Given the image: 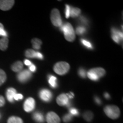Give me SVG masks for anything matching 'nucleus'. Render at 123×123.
Returning a JSON list of instances; mask_svg holds the SVG:
<instances>
[{
	"instance_id": "nucleus-1",
	"label": "nucleus",
	"mask_w": 123,
	"mask_h": 123,
	"mask_svg": "<svg viewBox=\"0 0 123 123\" xmlns=\"http://www.w3.org/2000/svg\"><path fill=\"white\" fill-rule=\"evenodd\" d=\"M61 29L64 33V37L69 42H73L75 39V33L73 26L69 23H66L61 26Z\"/></svg>"
},
{
	"instance_id": "nucleus-2",
	"label": "nucleus",
	"mask_w": 123,
	"mask_h": 123,
	"mask_svg": "<svg viewBox=\"0 0 123 123\" xmlns=\"http://www.w3.org/2000/svg\"><path fill=\"white\" fill-rule=\"evenodd\" d=\"M105 115L112 119H117L120 115V111L116 105H107L104 108Z\"/></svg>"
},
{
	"instance_id": "nucleus-3",
	"label": "nucleus",
	"mask_w": 123,
	"mask_h": 123,
	"mask_svg": "<svg viewBox=\"0 0 123 123\" xmlns=\"http://www.w3.org/2000/svg\"><path fill=\"white\" fill-rule=\"evenodd\" d=\"M70 67L68 63L66 62H59L55 64L54 70L55 73L60 75H63L68 73Z\"/></svg>"
},
{
	"instance_id": "nucleus-4",
	"label": "nucleus",
	"mask_w": 123,
	"mask_h": 123,
	"mask_svg": "<svg viewBox=\"0 0 123 123\" xmlns=\"http://www.w3.org/2000/svg\"><path fill=\"white\" fill-rule=\"evenodd\" d=\"M51 21L55 26L61 27L62 25L61 14L58 9H54L52 10L51 13Z\"/></svg>"
},
{
	"instance_id": "nucleus-5",
	"label": "nucleus",
	"mask_w": 123,
	"mask_h": 123,
	"mask_svg": "<svg viewBox=\"0 0 123 123\" xmlns=\"http://www.w3.org/2000/svg\"><path fill=\"white\" fill-rule=\"evenodd\" d=\"M35 101L32 98H29L26 100L24 104V109L26 112L33 111L35 108Z\"/></svg>"
},
{
	"instance_id": "nucleus-6",
	"label": "nucleus",
	"mask_w": 123,
	"mask_h": 123,
	"mask_svg": "<svg viewBox=\"0 0 123 123\" xmlns=\"http://www.w3.org/2000/svg\"><path fill=\"white\" fill-rule=\"evenodd\" d=\"M31 77V74L29 71L25 70L20 71L17 75V78L20 82L25 83L28 81Z\"/></svg>"
},
{
	"instance_id": "nucleus-7",
	"label": "nucleus",
	"mask_w": 123,
	"mask_h": 123,
	"mask_svg": "<svg viewBox=\"0 0 123 123\" xmlns=\"http://www.w3.org/2000/svg\"><path fill=\"white\" fill-rule=\"evenodd\" d=\"M39 97L43 101H46V102H49L51 100L53 95H52L51 92L49 90L43 89L40 91Z\"/></svg>"
},
{
	"instance_id": "nucleus-8",
	"label": "nucleus",
	"mask_w": 123,
	"mask_h": 123,
	"mask_svg": "<svg viewBox=\"0 0 123 123\" xmlns=\"http://www.w3.org/2000/svg\"><path fill=\"white\" fill-rule=\"evenodd\" d=\"M47 123H60L61 119L58 115L54 112H50L46 115Z\"/></svg>"
},
{
	"instance_id": "nucleus-9",
	"label": "nucleus",
	"mask_w": 123,
	"mask_h": 123,
	"mask_svg": "<svg viewBox=\"0 0 123 123\" xmlns=\"http://www.w3.org/2000/svg\"><path fill=\"white\" fill-rule=\"evenodd\" d=\"M13 0H2L0 1V9L4 11L10 10L14 4Z\"/></svg>"
},
{
	"instance_id": "nucleus-10",
	"label": "nucleus",
	"mask_w": 123,
	"mask_h": 123,
	"mask_svg": "<svg viewBox=\"0 0 123 123\" xmlns=\"http://www.w3.org/2000/svg\"><path fill=\"white\" fill-rule=\"evenodd\" d=\"M112 38L115 42L119 43L121 40L123 39V33L116 29L113 28L111 30Z\"/></svg>"
},
{
	"instance_id": "nucleus-11",
	"label": "nucleus",
	"mask_w": 123,
	"mask_h": 123,
	"mask_svg": "<svg viewBox=\"0 0 123 123\" xmlns=\"http://www.w3.org/2000/svg\"><path fill=\"white\" fill-rule=\"evenodd\" d=\"M56 102L60 106L67 105L69 103V99L67 95L62 93L56 98Z\"/></svg>"
},
{
	"instance_id": "nucleus-12",
	"label": "nucleus",
	"mask_w": 123,
	"mask_h": 123,
	"mask_svg": "<svg viewBox=\"0 0 123 123\" xmlns=\"http://www.w3.org/2000/svg\"><path fill=\"white\" fill-rule=\"evenodd\" d=\"M89 71L93 74L95 76H96L98 78H101V77L103 76L105 74V71L104 68L99 67V68H94L90 70Z\"/></svg>"
},
{
	"instance_id": "nucleus-13",
	"label": "nucleus",
	"mask_w": 123,
	"mask_h": 123,
	"mask_svg": "<svg viewBox=\"0 0 123 123\" xmlns=\"http://www.w3.org/2000/svg\"><path fill=\"white\" fill-rule=\"evenodd\" d=\"M16 90L13 88H9L7 89L6 91V97L9 101L10 102H13L14 97L16 94Z\"/></svg>"
},
{
	"instance_id": "nucleus-14",
	"label": "nucleus",
	"mask_w": 123,
	"mask_h": 123,
	"mask_svg": "<svg viewBox=\"0 0 123 123\" xmlns=\"http://www.w3.org/2000/svg\"><path fill=\"white\" fill-rule=\"evenodd\" d=\"M11 68L14 72L18 73V72L21 71L23 68V63L21 61L16 62L12 66Z\"/></svg>"
},
{
	"instance_id": "nucleus-15",
	"label": "nucleus",
	"mask_w": 123,
	"mask_h": 123,
	"mask_svg": "<svg viewBox=\"0 0 123 123\" xmlns=\"http://www.w3.org/2000/svg\"><path fill=\"white\" fill-rule=\"evenodd\" d=\"M33 118L36 122L39 123H42L44 122V117L42 113L41 112H37L33 114Z\"/></svg>"
},
{
	"instance_id": "nucleus-16",
	"label": "nucleus",
	"mask_w": 123,
	"mask_h": 123,
	"mask_svg": "<svg viewBox=\"0 0 123 123\" xmlns=\"http://www.w3.org/2000/svg\"><path fill=\"white\" fill-rule=\"evenodd\" d=\"M9 40L7 37H3L0 39V50L5 51L8 47Z\"/></svg>"
},
{
	"instance_id": "nucleus-17",
	"label": "nucleus",
	"mask_w": 123,
	"mask_h": 123,
	"mask_svg": "<svg viewBox=\"0 0 123 123\" xmlns=\"http://www.w3.org/2000/svg\"><path fill=\"white\" fill-rule=\"evenodd\" d=\"M80 13H81V10L80 9L76 8V7H70V16L72 17L73 18L79 16Z\"/></svg>"
},
{
	"instance_id": "nucleus-18",
	"label": "nucleus",
	"mask_w": 123,
	"mask_h": 123,
	"mask_svg": "<svg viewBox=\"0 0 123 123\" xmlns=\"http://www.w3.org/2000/svg\"><path fill=\"white\" fill-rule=\"evenodd\" d=\"M7 123H24V122L19 117L11 116L7 120Z\"/></svg>"
},
{
	"instance_id": "nucleus-19",
	"label": "nucleus",
	"mask_w": 123,
	"mask_h": 123,
	"mask_svg": "<svg viewBox=\"0 0 123 123\" xmlns=\"http://www.w3.org/2000/svg\"><path fill=\"white\" fill-rule=\"evenodd\" d=\"M33 48L35 49H39L41 48V45L42 44V41L37 38H34L31 41Z\"/></svg>"
},
{
	"instance_id": "nucleus-20",
	"label": "nucleus",
	"mask_w": 123,
	"mask_h": 123,
	"mask_svg": "<svg viewBox=\"0 0 123 123\" xmlns=\"http://www.w3.org/2000/svg\"><path fill=\"white\" fill-rule=\"evenodd\" d=\"M56 78L54 76H49V83H50V86L53 88H56L57 87V83H56Z\"/></svg>"
},
{
	"instance_id": "nucleus-21",
	"label": "nucleus",
	"mask_w": 123,
	"mask_h": 123,
	"mask_svg": "<svg viewBox=\"0 0 123 123\" xmlns=\"http://www.w3.org/2000/svg\"><path fill=\"white\" fill-rule=\"evenodd\" d=\"M84 119L87 121H91L93 119V115L92 112L91 111H86L83 113Z\"/></svg>"
},
{
	"instance_id": "nucleus-22",
	"label": "nucleus",
	"mask_w": 123,
	"mask_h": 123,
	"mask_svg": "<svg viewBox=\"0 0 123 123\" xmlns=\"http://www.w3.org/2000/svg\"><path fill=\"white\" fill-rule=\"evenodd\" d=\"M35 55H36V52L32 49H28L25 52V56L27 58H35Z\"/></svg>"
},
{
	"instance_id": "nucleus-23",
	"label": "nucleus",
	"mask_w": 123,
	"mask_h": 123,
	"mask_svg": "<svg viewBox=\"0 0 123 123\" xmlns=\"http://www.w3.org/2000/svg\"><path fill=\"white\" fill-rule=\"evenodd\" d=\"M6 80V75L4 70L0 69V86H1Z\"/></svg>"
},
{
	"instance_id": "nucleus-24",
	"label": "nucleus",
	"mask_w": 123,
	"mask_h": 123,
	"mask_svg": "<svg viewBox=\"0 0 123 123\" xmlns=\"http://www.w3.org/2000/svg\"><path fill=\"white\" fill-rule=\"evenodd\" d=\"M76 32L77 34L82 35L86 32V29L83 26H78L76 28Z\"/></svg>"
},
{
	"instance_id": "nucleus-25",
	"label": "nucleus",
	"mask_w": 123,
	"mask_h": 123,
	"mask_svg": "<svg viewBox=\"0 0 123 123\" xmlns=\"http://www.w3.org/2000/svg\"><path fill=\"white\" fill-rule=\"evenodd\" d=\"M81 42L84 46H86V47H88V48L92 49V46L91 43L90 42H88V41H86V40L84 39H81Z\"/></svg>"
},
{
	"instance_id": "nucleus-26",
	"label": "nucleus",
	"mask_w": 123,
	"mask_h": 123,
	"mask_svg": "<svg viewBox=\"0 0 123 123\" xmlns=\"http://www.w3.org/2000/svg\"><path fill=\"white\" fill-rule=\"evenodd\" d=\"M72 115L71 114H67L66 115H64L63 117V121L65 123H68L69 121H71V120L72 119Z\"/></svg>"
},
{
	"instance_id": "nucleus-27",
	"label": "nucleus",
	"mask_w": 123,
	"mask_h": 123,
	"mask_svg": "<svg viewBox=\"0 0 123 123\" xmlns=\"http://www.w3.org/2000/svg\"><path fill=\"white\" fill-rule=\"evenodd\" d=\"M70 6H68V5H66V17L67 18H69L70 17Z\"/></svg>"
},
{
	"instance_id": "nucleus-28",
	"label": "nucleus",
	"mask_w": 123,
	"mask_h": 123,
	"mask_svg": "<svg viewBox=\"0 0 123 123\" xmlns=\"http://www.w3.org/2000/svg\"><path fill=\"white\" fill-rule=\"evenodd\" d=\"M79 75L81 77V78H86V76L85 70H84V69H82V68L79 69Z\"/></svg>"
},
{
	"instance_id": "nucleus-29",
	"label": "nucleus",
	"mask_w": 123,
	"mask_h": 123,
	"mask_svg": "<svg viewBox=\"0 0 123 123\" xmlns=\"http://www.w3.org/2000/svg\"><path fill=\"white\" fill-rule=\"evenodd\" d=\"M23 99V95L20 93H16L14 97V100H21Z\"/></svg>"
},
{
	"instance_id": "nucleus-30",
	"label": "nucleus",
	"mask_w": 123,
	"mask_h": 123,
	"mask_svg": "<svg viewBox=\"0 0 123 123\" xmlns=\"http://www.w3.org/2000/svg\"><path fill=\"white\" fill-rule=\"evenodd\" d=\"M70 112L71 115H78V111L76 108H71L70 110Z\"/></svg>"
},
{
	"instance_id": "nucleus-31",
	"label": "nucleus",
	"mask_w": 123,
	"mask_h": 123,
	"mask_svg": "<svg viewBox=\"0 0 123 123\" xmlns=\"http://www.w3.org/2000/svg\"><path fill=\"white\" fill-rule=\"evenodd\" d=\"M5 103V100L4 98L2 96H0V107L4 106Z\"/></svg>"
},
{
	"instance_id": "nucleus-32",
	"label": "nucleus",
	"mask_w": 123,
	"mask_h": 123,
	"mask_svg": "<svg viewBox=\"0 0 123 123\" xmlns=\"http://www.w3.org/2000/svg\"><path fill=\"white\" fill-rule=\"evenodd\" d=\"M0 35L4 37H7V33L5 31V30H4V29H2V30L0 31Z\"/></svg>"
},
{
	"instance_id": "nucleus-33",
	"label": "nucleus",
	"mask_w": 123,
	"mask_h": 123,
	"mask_svg": "<svg viewBox=\"0 0 123 123\" xmlns=\"http://www.w3.org/2000/svg\"><path fill=\"white\" fill-rule=\"evenodd\" d=\"M35 58H38V59H42L43 58L42 54L39 52H36V55H35Z\"/></svg>"
},
{
	"instance_id": "nucleus-34",
	"label": "nucleus",
	"mask_w": 123,
	"mask_h": 123,
	"mask_svg": "<svg viewBox=\"0 0 123 123\" xmlns=\"http://www.w3.org/2000/svg\"><path fill=\"white\" fill-rule=\"evenodd\" d=\"M29 68H30L31 71L32 72L35 71V70H36V67H35V65H33V64H31V65L30 66V67H29Z\"/></svg>"
},
{
	"instance_id": "nucleus-35",
	"label": "nucleus",
	"mask_w": 123,
	"mask_h": 123,
	"mask_svg": "<svg viewBox=\"0 0 123 123\" xmlns=\"http://www.w3.org/2000/svg\"><path fill=\"white\" fill-rule=\"evenodd\" d=\"M24 63H25V64L27 66H31L32 64L31 62L30 61H29V60H27V59L25 60Z\"/></svg>"
},
{
	"instance_id": "nucleus-36",
	"label": "nucleus",
	"mask_w": 123,
	"mask_h": 123,
	"mask_svg": "<svg viewBox=\"0 0 123 123\" xmlns=\"http://www.w3.org/2000/svg\"><path fill=\"white\" fill-rule=\"evenodd\" d=\"M67 97L68 98V99H73L74 98V95L73 93H67Z\"/></svg>"
},
{
	"instance_id": "nucleus-37",
	"label": "nucleus",
	"mask_w": 123,
	"mask_h": 123,
	"mask_svg": "<svg viewBox=\"0 0 123 123\" xmlns=\"http://www.w3.org/2000/svg\"><path fill=\"white\" fill-rule=\"evenodd\" d=\"M95 101H96V102L98 104H100L101 103V101L100 100L99 98H95Z\"/></svg>"
},
{
	"instance_id": "nucleus-38",
	"label": "nucleus",
	"mask_w": 123,
	"mask_h": 123,
	"mask_svg": "<svg viewBox=\"0 0 123 123\" xmlns=\"http://www.w3.org/2000/svg\"><path fill=\"white\" fill-rule=\"evenodd\" d=\"M104 96H105V98H106V99H110V95H109V94L108 93H105V94H104Z\"/></svg>"
},
{
	"instance_id": "nucleus-39",
	"label": "nucleus",
	"mask_w": 123,
	"mask_h": 123,
	"mask_svg": "<svg viewBox=\"0 0 123 123\" xmlns=\"http://www.w3.org/2000/svg\"><path fill=\"white\" fill-rule=\"evenodd\" d=\"M2 29H4V26H3V25L2 24L0 23V31L2 30Z\"/></svg>"
}]
</instances>
